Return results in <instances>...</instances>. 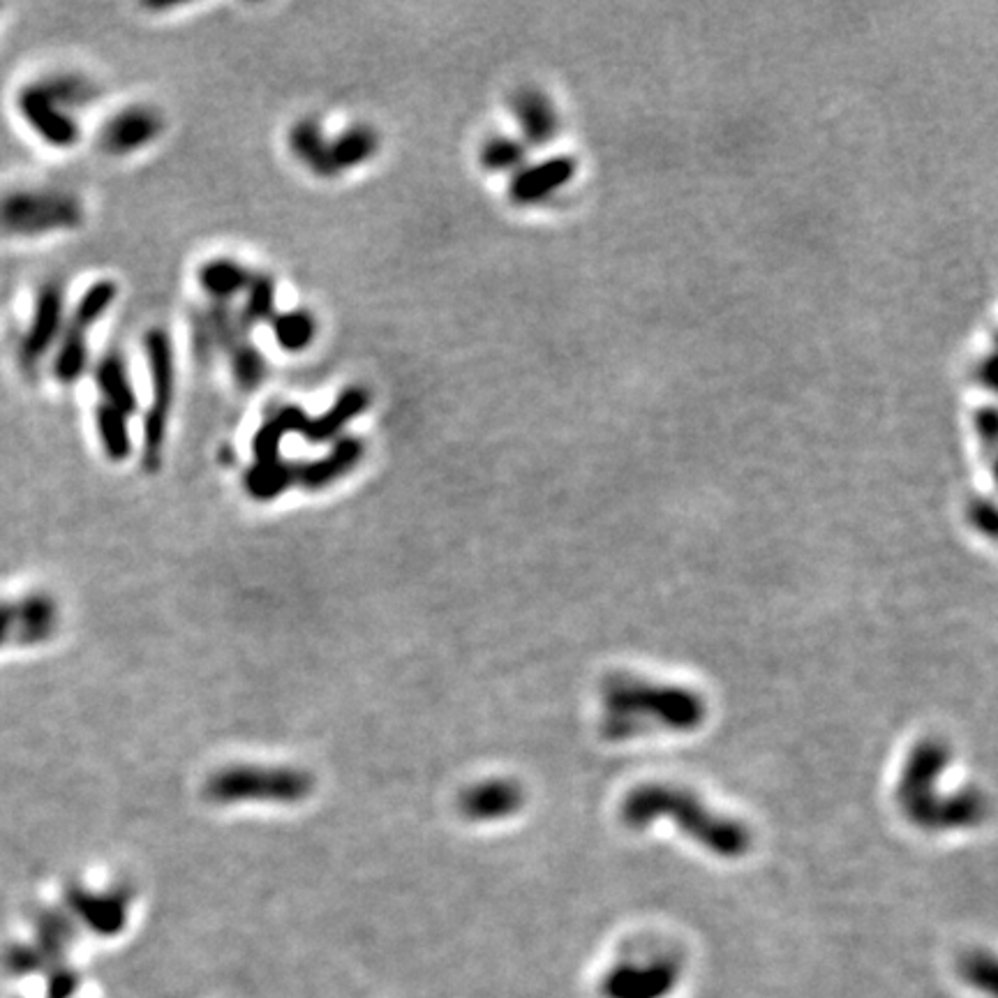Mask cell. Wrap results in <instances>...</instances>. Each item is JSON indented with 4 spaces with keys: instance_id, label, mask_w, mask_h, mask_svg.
Wrapping results in <instances>:
<instances>
[{
    "instance_id": "cell-1",
    "label": "cell",
    "mask_w": 998,
    "mask_h": 998,
    "mask_svg": "<svg viewBox=\"0 0 998 998\" xmlns=\"http://www.w3.org/2000/svg\"><path fill=\"white\" fill-rule=\"evenodd\" d=\"M601 728L608 740H631L649 733H689L705 721V701L684 686L610 678L601 691Z\"/></svg>"
},
{
    "instance_id": "cell-2",
    "label": "cell",
    "mask_w": 998,
    "mask_h": 998,
    "mask_svg": "<svg viewBox=\"0 0 998 998\" xmlns=\"http://www.w3.org/2000/svg\"><path fill=\"white\" fill-rule=\"evenodd\" d=\"M620 816L631 830H645L659 818L673 820L686 837L723 860L742 857L752 847V835L742 823L719 816L694 793L676 786H641L624 798Z\"/></svg>"
},
{
    "instance_id": "cell-3",
    "label": "cell",
    "mask_w": 998,
    "mask_h": 998,
    "mask_svg": "<svg viewBox=\"0 0 998 998\" xmlns=\"http://www.w3.org/2000/svg\"><path fill=\"white\" fill-rule=\"evenodd\" d=\"M950 765V748L946 742L927 738L920 742L909 763L901 770L897 789L899 807L911 823L923 830H954L973 828L983 820L985 802L975 791L954 793L952 798H940L936 783L944 777Z\"/></svg>"
},
{
    "instance_id": "cell-4",
    "label": "cell",
    "mask_w": 998,
    "mask_h": 998,
    "mask_svg": "<svg viewBox=\"0 0 998 998\" xmlns=\"http://www.w3.org/2000/svg\"><path fill=\"white\" fill-rule=\"evenodd\" d=\"M144 354L150 375L153 402L144 414L142 426V465L148 472H156L162 463V451L167 445L171 405L177 393V352L174 340L165 329H150L144 336Z\"/></svg>"
},
{
    "instance_id": "cell-5",
    "label": "cell",
    "mask_w": 998,
    "mask_h": 998,
    "mask_svg": "<svg viewBox=\"0 0 998 998\" xmlns=\"http://www.w3.org/2000/svg\"><path fill=\"white\" fill-rule=\"evenodd\" d=\"M313 791L305 772L273 770V767H232L208 781L206 793L216 802H296Z\"/></svg>"
},
{
    "instance_id": "cell-6",
    "label": "cell",
    "mask_w": 998,
    "mask_h": 998,
    "mask_svg": "<svg viewBox=\"0 0 998 998\" xmlns=\"http://www.w3.org/2000/svg\"><path fill=\"white\" fill-rule=\"evenodd\" d=\"M0 220L16 234H47L56 229L80 227L84 208L68 192H16L5 199Z\"/></svg>"
},
{
    "instance_id": "cell-7",
    "label": "cell",
    "mask_w": 998,
    "mask_h": 998,
    "mask_svg": "<svg viewBox=\"0 0 998 998\" xmlns=\"http://www.w3.org/2000/svg\"><path fill=\"white\" fill-rule=\"evenodd\" d=\"M162 127L165 121L156 109L132 105L105 123L100 132V144L109 156H132V153L156 142L162 134Z\"/></svg>"
},
{
    "instance_id": "cell-8",
    "label": "cell",
    "mask_w": 998,
    "mask_h": 998,
    "mask_svg": "<svg viewBox=\"0 0 998 998\" xmlns=\"http://www.w3.org/2000/svg\"><path fill=\"white\" fill-rule=\"evenodd\" d=\"M19 109H22L24 119L35 130V134H40L47 144L56 148H68L80 142V125L68 117L65 109L40 84L28 86L22 93Z\"/></svg>"
},
{
    "instance_id": "cell-9",
    "label": "cell",
    "mask_w": 998,
    "mask_h": 998,
    "mask_svg": "<svg viewBox=\"0 0 998 998\" xmlns=\"http://www.w3.org/2000/svg\"><path fill=\"white\" fill-rule=\"evenodd\" d=\"M366 455V445L354 435H342L333 441L329 453L315 460L296 463V486L305 490H324L348 476Z\"/></svg>"
},
{
    "instance_id": "cell-10",
    "label": "cell",
    "mask_w": 998,
    "mask_h": 998,
    "mask_svg": "<svg viewBox=\"0 0 998 998\" xmlns=\"http://www.w3.org/2000/svg\"><path fill=\"white\" fill-rule=\"evenodd\" d=\"M373 402V395L366 387H348L338 393L333 405L317 414L305 418L301 437L311 445H326V441H336L342 437V430L361 414H366Z\"/></svg>"
},
{
    "instance_id": "cell-11",
    "label": "cell",
    "mask_w": 998,
    "mask_h": 998,
    "mask_svg": "<svg viewBox=\"0 0 998 998\" xmlns=\"http://www.w3.org/2000/svg\"><path fill=\"white\" fill-rule=\"evenodd\" d=\"M195 356L208 363L216 354L229 352L236 342L247 338L241 329L239 315L229 303H210L206 311L195 317Z\"/></svg>"
},
{
    "instance_id": "cell-12",
    "label": "cell",
    "mask_w": 998,
    "mask_h": 998,
    "mask_svg": "<svg viewBox=\"0 0 998 998\" xmlns=\"http://www.w3.org/2000/svg\"><path fill=\"white\" fill-rule=\"evenodd\" d=\"M63 315H65V294L59 282H47L40 292H37L33 321L28 326V333L24 340V356L28 361H40L53 340L61 336L63 329Z\"/></svg>"
},
{
    "instance_id": "cell-13",
    "label": "cell",
    "mask_w": 998,
    "mask_h": 998,
    "mask_svg": "<svg viewBox=\"0 0 998 998\" xmlns=\"http://www.w3.org/2000/svg\"><path fill=\"white\" fill-rule=\"evenodd\" d=\"M59 629V606L45 592H31L14 604V643L42 645Z\"/></svg>"
},
{
    "instance_id": "cell-14",
    "label": "cell",
    "mask_w": 998,
    "mask_h": 998,
    "mask_svg": "<svg viewBox=\"0 0 998 998\" xmlns=\"http://www.w3.org/2000/svg\"><path fill=\"white\" fill-rule=\"evenodd\" d=\"M523 807V789L513 781L499 779L478 783L460 798V812L472 820H497Z\"/></svg>"
},
{
    "instance_id": "cell-15",
    "label": "cell",
    "mask_w": 998,
    "mask_h": 998,
    "mask_svg": "<svg viewBox=\"0 0 998 998\" xmlns=\"http://www.w3.org/2000/svg\"><path fill=\"white\" fill-rule=\"evenodd\" d=\"M287 146H290L292 156L303 167H308L315 177L319 179L338 177L333 162H331L329 139H326V134L317 121L313 119L296 121L290 134H287Z\"/></svg>"
},
{
    "instance_id": "cell-16",
    "label": "cell",
    "mask_w": 998,
    "mask_h": 998,
    "mask_svg": "<svg viewBox=\"0 0 998 998\" xmlns=\"http://www.w3.org/2000/svg\"><path fill=\"white\" fill-rule=\"evenodd\" d=\"M253 271L234 257H216L199 266L197 282L214 303H229L247 290Z\"/></svg>"
},
{
    "instance_id": "cell-17",
    "label": "cell",
    "mask_w": 998,
    "mask_h": 998,
    "mask_svg": "<svg viewBox=\"0 0 998 998\" xmlns=\"http://www.w3.org/2000/svg\"><path fill=\"white\" fill-rule=\"evenodd\" d=\"M95 381H98L100 393L105 395L102 402H107V405L123 412L125 416H134L139 412V393L134 389V381L127 373V363L121 354L111 352L98 363V368H95Z\"/></svg>"
},
{
    "instance_id": "cell-18",
    "label": "cell",
    "mask_w": 998,
    "mask_h": 998,
    "mask_svg": "<svg viewBox=\"0 0 998 998\" xmlns=\"http://www.w3.org/2000/svg\"><path fill=\"white\" fill-rule=\"evenodd\" d=\"M305 418H308V412L301 405H284L273 416H268L253 437L255 463H273V460H278L282 439L287 435H301Z\"/></svg>"
},
{
    "instance_id": "cell-19",
    "label": "cell",
    "mask_w": 998,
    "mask_h": 998,
    "mask_svg": "<svg viewBox=\"0 0 998 998\" xmlns=\"http://www.w3.org/2000/svg\"><path fill=\"white\" fill-rule=\"evenodd\" d=\"M336 174L370 162L379 153V134L370 125H350L338 137L329 139Z\"/></svg>"
},
{
    "instance_id": "cell-20",
    "label": "cell",
    "mask_w": 998,
    "mask_h": 998,
    "mask_svg": "<svg viewBox=\"0 0 998 998\" xmlns=\"http://www.w3.org/2000/svg\"><path fill=\"white\" fill-rule=\"evenodd\" d=\"M268 324H271L276 344L287 354H303L305 350H311L319 331L317 317L305 308L278 311Z\"/></svg>"
},
{
    "instance_id": "cell-21",
    "label": "cell",
    "mask_w": 998,
    "mask_h": 998,
    "mask_svg": "<svg viewBox=\"0 0 998 998\" xmlns=\"http://www.w3.org/2000/svg\"><path fill=\"white\" fill-rule=\"evenodd\" d=\"M296 486V463L294 460H273V463H253L245 472V488L259 502H268L284 490Z\"/></svg>"
},
{
    "instance_id": "cell-22",
    "label": "cell",
    "mask_w": 998,
    "mask_h": 998,
    "mask_svg": "<svg viewBox=\"0 0 998 998\" xmlns=\"http://www.w3.org/2000/svg\"><path fill=\"white\" fill-rule=\"evenodd\" d=\"M245 303L243 308L236 311L239 324L245 333L255 329L261 321H271V317L278 313L276 311V294H278V284L276 278L268 273H253V280H249L247 290H245Z\"/></svg>"
},
{
    "instance_id": "cell-23",
    "label": "cell",
    "mask_w": 998,
    "mask_h": 998,
    "mask_svg": "<svg viewBox=\"0 0 998 998\" xmlns=\"http://www.w3.org/2000/svg\"><path fill=\"white\" fill-rule=\"evenodd\" d=\"M95 426H98V437L105 455L111 463H123L132 453V435L127 426V416L119 410H113L107 402H100L95 407Z\"/></svg>"
},
{
    "instance_id": "cell-24",
    "label": "cell",
    "mask_w": 998,
    "mask_h": 998,
    "mask_svg": "<svg viewBox=\"0 0 998 998\" xmlns=\"http://www.w3.org/2000/svg\"><path fill=\"white\" fill-rule=\"evenodd\" d=\"M227 354H229V368H232V377H234L239 391H245V393L257 391L268 375V361L257 344L249 338H243Z\"/></svg>"
},
{
    "instance_id": "cell-25",
    "label": "cell",
    "mask_w": 998,
    "mask_h": 998,
    "mask_svg": "<svg viewBox=\"0 0 998 998\" xmlns=\"http://www.w3.org/2000/svg\"><path fill=\"white\" fill-rule=\"evenodd\" d=\"M117 296H119V287L113 280L93 282L88 290L84 292V296L80 299V303H76L74 315H72L68 326H72V329H76V331L86 333L90 326H95L107 315V311L111 308V305L117 303Z\"/></svg>"
},
{
    "instance_id": "cell-26",
    "label": "cell",
    "mask_w": 998,
    "mask_h": 998,
    "mask_svg": "<svg viewBox=\"0 0 998 998\" xmlns=\"http://www.w3.org/2000/svg\"><path fill=\"white\" fill-rule=\"evenodd\" d=\"M86 368H88L86 333L68 326L63 340H61L59 354H56V361H53V377L61 384H74L84 377Z\"/></svg>"
},
{
    "instance_id": "cell-27",
    "label": "cell",
    "mask_w": 998,
    "mask_h": 998,
    "mask_svg": "<svg viewBox=\"0 0 998 998\" xmlns=\"http://www.w3.org/2000/svg\"><path fill=\"white\" fill-rule=\"evenodd\" d=\"M567 177V167L560 162H546L541 167L525 169L523 174H518L511 183V195L518 202H532L536 197L546 195V192L558 185Z\"/></svg>"
},
{
    "instance_id": "cell-28",
    "label": "cell",
    "mask_w": 998,
    "mask_h": 998,
    "mask_svg": "<svg viewBox=\"0 0 998 998\" xmlns=\"http://www.w3.org/2000/svg\"><path fill=\"white\" fill-rule=\"evenodd\" d=\"M40 86L63 109L65 107H84V105H88V102H93L95 98H98V93H95L93 84L88 80H84V76H80V74H56V76H51V80H47L45 84H40Z\"/></svg>"
},
{
    "instance_id": "cell-29",
    "label": "cell",
    "mask_w": 998,
    "mask_h": 998,
    "mask_svg": "<svg viewBox=\"0 0 998 998\" xmlns=\"http://www.w3.org/2000/svg\"><path fill=\"white\" fill-rule=\"evenodd\" d=\"M523 158V148L521 144H515L511 139H504V137H497V139H490L484 150H482V160L488 169L492 171H499V169H509L513 167L515 162H521Z\"/></svg>"
},
{
    "instance_id": "cell-30",
    "label": "cell",
    "mask_w": 998,
    "mask_h": 998,
    "mask_svg": "<svg viewBox=\"0 0 998 998\" xmlns=\"http://www.w3.org/2000/svg\"><path fill=\"white\" fill-rule=\"evenodd\" d=\"M515 111H518V117H521L530 137L541 139L548 127V113L541 100L534 98V95H521V98H518Z\"/></svg>"
},
{
    "instance_id": "cell-31",
    "label": "cell",
    "mask_w": 998,
    "mask_h": 998,
    "mask_svg": "<svg viewBox=\"0 0 998 998\" xmlns=\"http://www.w3.org/2000/svg\"><path fill=\"white\" fill-rule=\"evenodd\" d=\"M14 643V604L0 601V649Z\"/></svg>"
}]
</instances>
